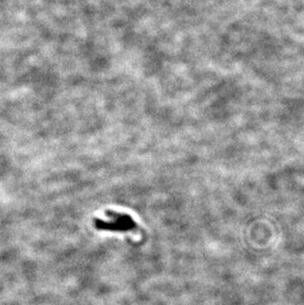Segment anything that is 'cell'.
Returning <instances> with one entry per match:
<instances>
[{
  "label": "cell",
  "instance_id": "obj_1",
  "mask_svg": "<svg viewBox=\"0 0 304 305\" xmlns=\"http://www.w3.org/2000/svg\"><path fill=\"white\" fill-rule=\"evenodd\" d=\"M106 216L108 217V220L100 218L94 219V226L96 229L112 232H128L136 228V222L130 214L107 210Z\"/></svg>",
  "mask_w": 304,
  "mask_h": 305
}]
</instances>
